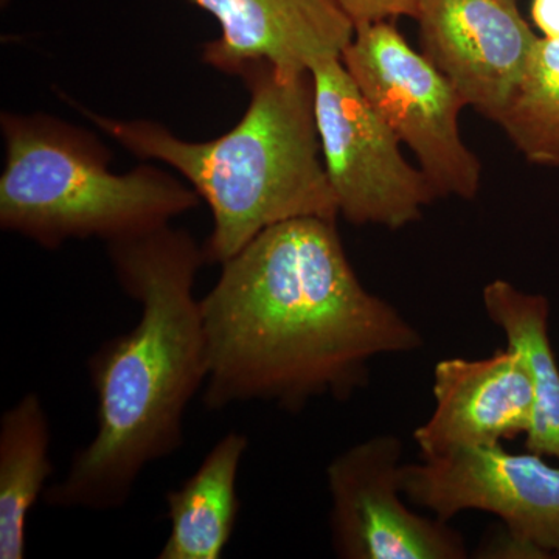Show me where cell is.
Here are the masks:
<instances>
[{
    "label": "cell",
    "instance_id": "cell-1",
    "mask_svg": "<svg viewBox=\"0 0 559 559\" xmlns=\"http://www.w3.org/2000/svg\"><path fill=\"white\" fill-rule=\"evenodd\" d=\"M209 411L311 400L347 401L366 388L371 360L425 344L417 326L364 288L336 219L307 216L261 231L221 264L201 299Z\"/></svg>",
    "mask_w": 559,
    "mask_h": 559
},
{
    "label": "cell",
    "instance_id": "cell-2",
    "mask_svg": "<svg viewBox=\"0 0 559 559\" xmlns=\"http://www.w3.org/2000/svg\"><path fill=\"white\" fill-rule=\"evenodd\" d=\"M106 246L140 318L87 360L97 430L44 492L53 509H121L146 466L180 450L186 412L207 380L204 320L194 297L198 274L209 264L204 246L171 224Z\"/></svg>",
    "mask_w": 559,
    "mask_h": 559
},
{
    "label": "cell",
    "instance_id": "cell-3",
    "mask_svg": "<svg viewBox=\"0 0 559 559\" xmlns=\"http://www.w3.org/2000/svg\"><path fill=\"white\" fill-rule=\"evenodd\" d=\"M250 100L226 134L190 142L153 120H119L80 108L132 156L170 165L207 202L213 227L204 252L223 264L261 231L283 221L337 219L323 167L311 72L257 64L240 76Z\"/></svg>",
    "mask_w": 559,
    "mask_h": 559
},
{
    "label": "cell",
    "instance_id": "cell-4",
    "mask_svg": "<svg viewBox=\"0 0 559 559\" xmlns=\"http://www.w3.org/2000/svg\"><path fill=\"white\" fill-rule=\"evenodd\" d=\"M0 128V227L40 248L138 237L200 205L190 183L160 168L110 171V151L100 139L57 117L3 112Z\"/></svg>",
    "mask_w": 559,
    "mask_h": 559
},
{
    "label": "cell",
    "instance_id": "cell-5",
    "mask_svg": "<svg viewBox=\"0 0 559 559\" xmlns=\"http://www.w3.org/2000/svg\"><path fill=\"white\" fill-rule=\"evenodd\" d=\"M341 61L374 112L418 160L439 198L471 201L481 187V162L460 132V92L392 21L355 27Z\"/></svg>",
    "mask_w": 559,
    "mask_h": 559
},
{
    "label": "cell",
    "instance_id": "cell-6",
    "mask_svg": "<svg viewBox=\"0 0 559 559\" xmlns=\"http://www.w3.org/2000/svg\"><path fill=\"white\" fill-rule=\"evenodd\" d=\"M323 167L348 223L403 229L437 200L425 173L366 100L341 58L311 72Z\"/></svg>",
    "mask_w": 559,
    "mask_h": 559
},
{
    "label": "cell",
    "instance_id": "cell-7",
    "mask_svg": "<svg viewBox=\"0 0 559 559\" xmlns=\"http://www.w3.org/2000/svg\"><path fill=\"white\" fill-rule=\"evenodd\" d=\"M396 436L353 444L326 466L330 535L342 559H465V539L439 518L419 516L401 485Z\"/></svg>",
    "mask_w": 559,
    "mask_h": 559
},
{
    "label": "cell",
    "instance_id": "cell-8",
    "mask_svg": "<svg viewBox=\"0 0 559 559\" xmlns=\"http://www.w3.org/2000/svg\"><path fill=\"white\" fill-rule=\"evenodd\" d=\"M403 492L414 506L450 522L463 511L491 513L503 527L559 554V468L535 452L468 448L421 463H403Z\"/></svg>",
    "mask_w": 559,
    "mask_h": 559
},
{
    "label": "cell",
    "instance_id": "cell-9",
    "mask_svg": "<svg viewBox=\"0 0 559 559\" xmlns=\"http://www.w3.org/2000/svg\"><path fill=\"white\" fill-rule=\"evenodd\" d=\"M415 21L423 53L466 105L498 123L539 40L520 0H419Z\"/></svg>",
    "mask_w": 559,
    "mask_h": 559
},
{
    "label": "cell",
    "instance_id": "cell-10",
    "mask_svg": "<svg viewBox=\"0 0 559 559\" xmlns=\"http://www.w3.org/2000/svg\"><path fill=\"white\" fill-rule=\"evenodd\" d=\"M212 14L219 36L202 49L210 68L241 76L257 64L282 73L312 72L341 58L355 25L333 0H190Z\"/></svg>",
    "mask_w": 559,
    "mask_h": 559
},
{
    "label": "cell",
    "instance_id": "cell-11",
    "mask_svg": "<svg viewBox=\"0 0 559 559\" xmlns=\"http://www.w3.org/2000/svg\"><path fill=\"white\" fill-rule=\"evenodd\" d=\"M432 390L436 409L414 430L421 459L496 447L527 436L532 428V381L516 349H498L481 359L440 360Z\"/></svg>",
    "mask_w": 559,
    "mask_h": 559
},
{
    "label": "cell",
    "instance_id": "cell-12",
    "mask_svg": "<svg viewBox=\"0 0 559 559\" xmlns=\"http://www.w3.org/2000/svg\"><path fill=\"white\" fill-rule=\"evenodd\" d=\"M249 440L229 432L216 441L198 469L165 496L170 533L159 559H219L240 513L238 473Z\"/></svg>",
    "mask_w": 559,
    "mask_h": 559
},
{
    "label": "cell",
    "instance_id": "cell-13",
    "mask_svg": "<svg viewBox=\"0 0 559 559\" xmlns=\"http://www.w3.org/2000/svg\"><path fill=\"white\" fill-rule=\"evenodd\" d=\"M489 320L516 349L532 381L533 423L525 450L559 460V367L549 337V301L518 289L507 280H492L481 293Z\"/></svg>",
    "mask_w": 559,
    "mask_h": 559
},
{
    "label": "cell",
    "instance_id": "cell-14",
    "mask_svg": "<svg viewBox=\"0 0 559 559\" xmlns=\"http://www.w3.org/2000/svg\"><path fill=\"white\" fill-rule=\"evenodd\" d=\"M50 421L28 392L0 418V559H22L27 520L53 473Z\"/></svg>",
    "mask_w": 559,
    "mask_h": 559
},
{
    "label": "cell",
    "instance_id": "cell-15",
    "mask_svg": "<svg viewBox=\"0 0 559 559\" xmlns=\"http://www.w3.org/2000/svg\"><path fill=\"white\" fill-rule=\"evenodd\" d=\"M498 124L525 159L559 167V40L539 38Z\"/></svg>",
    "mask_w": 559,
    "mask_h": 559
},
{
    "label": "cell",
    "instance_id": "cell-16",
    "mask_svg": "<svg viewBox=\"0 0 559 559\" xmlns=\"http://www.w3.org/2000/svg\"><path fill=\"white\" fill-rule=\"evenodd\" d=\"M355 27L374 22L395 21L399 17L415 20L419 0H333Z\"/></svg>",
    "mask_w": 559,
    "mask_h": 559
},
{
    "label": "cell",
    "instance_id": "cell-17",
    "mask_svg": "<svg viewBox=\"0 0 559 559\" xmlns=\"http://www.w3.org/2000/svg\"><path fill=\"white\" fill-rule=\"evenodd\" d=\"M481 557L488 558H546L549 555L535 544L520 538L503 527L502 532L492 536L485 546Z\"/></svg>",
    "mask_w": 559,
    "mask_h": 559
},
{
    "label": "cell",
    "instance_id": "cell-18",
    "mask_svg": "<svg viewBox=\"0 0 559 559\" xmlns=\"http://www.w3.org/2000/svg\"><path fill=\"white\" fill-rule=\"evenodd\" d=\"M532 20L543 38L559 40V0H533Z\"/></svg>",
    "mask_w": 559,
    "mask_h": 559
}]
</instances>
